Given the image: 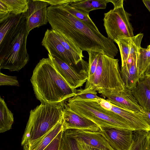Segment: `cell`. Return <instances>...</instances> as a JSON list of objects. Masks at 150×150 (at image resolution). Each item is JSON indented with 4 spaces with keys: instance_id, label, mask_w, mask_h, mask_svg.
Listing matches in <instances>:
<instances>
[{
    "instance_id": "obj_37",
    "label": "cell",
    "mask_w": 150,
    "mask_h": 150,
    "mask_svg": "<svg viewBox=\"0 0 150 150\" xmlns=\"http://www.w3.org/2000/svg\"><path fill=\"white\" fill-rule=\"evenodd\" d=\"M146 76H150V65L145 71L143 77Z\"/></svg>"
},
{
    "instance_id": "obj_25",
    "label": "cell",
    "mask_w": 150,
    "mask_h": 150,
    "mask_svg": "<svg viewBox=\"0 0 150 150\" xmlns=\"http://www.w3.org/2000/svg\"><path fill=\"white\" fill-rule=\"evenodd\" d=\"M132 37L121 39L115 42L119 49L121 59V66L126 63L129 58Z\"/></svg>"
},
{
    "instance_id": "obj_36",
    "label": "cell",
    "mask_w": 150,
    "mask_h": 150,
    "mask_svg": "<svg viewBox=\"0 0 150 150\" xmlns=\"http://www.w3.org/2000/svg\"><path fill=\"white\" fill-rule=\"evenodd\" d=\"M142 1L146 8L150 12V0H143Z\"/></svg>"
},
{
    "instance_id": "obj_34",
    "label": "cell",
    "mask_w": 150,
    "mask_h": 150,
    "mask_svg": "<svg viewBox=\"0 0 150 150\" xmlns=\"http://www.w3.org/2000/svg\"><path fill=\"white\" fill-rule=\"evenodd\" d=\"M100 103L101 106L105 109L110 110L112 103L107 100L101 98L100 100Z\"/></svg>"
},
{
    "instance_id": "obj_31",
    "label": "cell",
    "mask_w": 150,
    "mask_h": 150,
    "mask_svg": "<svg viewBox=\"0 0 150 150\" xmlns=\"http://www.w3.org/2000/svg\"><path fill=\"white\" fill-rule=\"evenodd\" d=\"M63 130L61 131L54 139L43 150H59Z\"/></svg>"
},
{
    "instance_id": "obj_1",
    "label": "cell",
    "mask_w": 150,
    "mask_h": 150,
    "mask_svg": "<svg viewBox=\"0 0 150 150\" xmlns=\"http://www.w3.org/2000/svg\"><path fill=\"white\" fill-rule=\"evenodd\" d=\"M48 22L52 30L72 42L82 51L103 53L114 58L118 50L113 41L79 20L62 5L48 7Z\"/></svg>"
},
{
    "instance_id": "obj_19",
    "label": "cell",
    "mask_w": 150,
    "mask_h": 150,
    "mask_svg": "<svg viewBox=\"0 0 150 150\" xmlns=\"http://www.w3.org/2000/svg\"><path fill=\"white\" fill-rule=\"evenodd\" d=\"M109 0H74L69 3L71 6L89 13L91 11L105 9Z\"/></svg>"
},
{
    "instance_id": "obj_14",
    "label": "cell",
    "mask_w": 150,
    "mask_h": 150,
    "mask_svg": "<svg viewBox=\"0 0 150 150\" xmlns=\"http://www.w3.org/2000/svg\"><path fill=\"white\" fill-rule=\"evenodd\" d=\"M112 103L119 107L144 113L143 109L139 105L131 91L126 88L123 91L103 96Z\"/></svg>"
},
{
    "instance_id": "obj_4",
    "label": "cell",
    "mask_w": 150,
    "mask_h": 150,
    "mask_svg": "<svg viewBox=\"0 0 150 150\" xmlns=\"http://www.w3.org/2000/svg\"><path fill=\"white\" fill-rule=\"evenodd\" d=\"M64 103H41L30 110L21 143L24 150H28L63 120Z\"/></svg>"
},
{
    "instance_id": "obj_35",
    "label": "cell",
    "mask_w": 150,
    "mask_h": 150,
    "mask_svg": "<svg viewBox=\"0 0 150 150\" xmlns=\"http://www.w3.org/2000/svg\"><path fill=\"white\" fill-rule=\"evenodd\" d=\"M146 117V122L150 126V111L144 110Z\"/></svg>"
},
{
    "instance_id": "obj_39",
    "label": "cell",
    "mask_w": 150,
    "mask_h": 150,
    "mask_svg": "<svg viewBox=\"0 0 150 150\" xmlns=\"http://www.w3.org/2000/svg\"><path fill=\"white\" fill-rule=\"evenodd\" d=\"M147 48L148 49L150 50V45L147 46Z\"/></svg>"
},
{
    "instance_id": "obj_28",
    "label": "cell",
    "mask_w": 150,
    "mask_h": 150,
    "mask_svg": "<svg viewBox=\"0 0 150 150\" xmlns=\"http://www.w3.org/2000/svg\"><path fill=\"white\" fill-rule=\"evenodd\" d=\"M100 98L97 95V91L87 88L76 90V95L71 98L73 100H91Z\"/></svg>"
},
{
    "instance_id": "obj_2",
    "label": "cell",
    "mask_w": 150,
    "mask_h": 150,
    "mask_svg": "<svg viewBox=\"0 0 150 150\" xmlns=\"http://www.w3.org/2000/svg\"><path fill=\"white\" fill-rule=\"evenodd\" d=\"M0 24V68L18 71L29 60L25 13L8 18Z\"/></svg>"
},
{
    "instance_id": "obj_33",
    "label": "cell",
    "mask_w": 150,
    "mask_h": 150,
    "mask_svg": "<svg viewBox=\"0 0 150 150\" xmlns=\"http://www.w3.org/2000/svg\"><path fill=\"white\" fill-rule=\"evenodd\" d=\"M76 141L79 150H101L86 145L80 141Z\"/></svg>"
},
{
    "instance_id": "obj_12",
    "label": "cell",
    "mask_w": 150,
    "mask_h": 150,
    "mask_svg": "<svg viewBox=\"0 0 150 150\" xmlns=\"http://www.w3.org/2000/svg\"><path fill=\"white\" fill-rule=\"evenodd\" d=\"M51 56L55 57L76 68L78 64L71 55L54 35L52 30H46L42 42Z\"/></svg>"
},
{
    "instance_id": "obj_8",
    "label": "cell",
    "mask_w": 150,
    "mask_h": 150,
    "mask_svg": "<svg viewBox=\"0 0 150 150\" xmlns=\"http://www.w3.org/2000/svg\"><path fill=\"white\" fill-rule=\"evenodd\" d=\"M58 72L70 86L76 90L82 86L88 78L87 69H83L78 70L64 61L48 54Z\"/></svg>"
},
{
    "instance_id": "obj_21",
    "label": "cell",
    "mask_w": 150,
    "mask_h": 150,
    "mask_svg": "<svg viewBox=\"0 0 150 150\" xmlns=\"http://www.w3.org/2000/svg\"><path fill=\"white\" fill-rule=\"evenodd\" d=\"M0 97V132L2 133L12 128L14 118L4 99Z\"/></svg>"
},
{
    "instance_id": "obj_10",
    "label": "cell",
    "mask_w": 150,
    "mask_h": 150,
    "mask_svg": "<svg viewBox=\"0 0 150 150\" xmlns=\"http://www.w3.org/2000/svg\"><path fill=\"white\" fill-rule=\"evenodd\" d=\"M133 131L112 127L101 129L100 132L115 150H129L133 142Z\"/></svg>"
},
{
    "instance_id": "obj_17",
    "label": "cell",
    "mask_w": 150,
    "mask_h": 150,
    "mask_svg": "<svg viewBox=\"0 0 150 150\" xmlns=\"http://www.w3.org/2000/svg\"><path fill=\"white\" fill-rule=\"evenodd\" d=\"M131 91L144 110L150 111V88L144 78L139 79L136 86Z\"/></svg>"
},
{
    "instance_id": "obj_24",
    "label": "cell",
    "mask_w": 150,
    "mask_h": 150,
    "mask_svg": "<svg viewBox=\"0 0 150 150\" xmlns=\"http://www.w3.org/2000/svg\"><path fill=\"white\" fill-rule=\"evenodd\" d=\"M69 3H67L62 5L63 8L69 13L77 18L94 28L98 30L97 27L89 16V13L71 6L69 5Z\"/></svg>"
},
{
    "instance_id": "obj_9",
    "label": "cell",
    "mask_w": 150,
    "mask_h": 150,
    "mask_svg": "<svg viewBox=\"0 0 150 150\" xmlns=\"http://www.w3.org/2000/svg\"><path fill=\"white\" fill-rule=\"evenodd\" d=\"M48 5L44 0H29L28 9L25 13L29 33L35 28L47 24Z\"/></svg>"
},
{
    "instance_id": "obj_6",
    "label": "cell",
    "mask_w": 150,
    "mask_h": 150,
    "mask_svg": "<svg viewBox=\"0 0 150 150\" xmlns=\"http://www.w3.org/2000/svg\"><path fill=\"white\" fill-rule=\"evenodd\" d=\"M101 98L91 100H73L70 98L66 104L76 113L95 123L100 130L113 127L134 131L123 118L103 107L100 103Z\"/></svg>"
},
{
    "instance_id": "obj_40",
    "label": "cell",
    "mask_w": 150,
    "mask_h": 150,
    "mask_svg": "<svg viewBox=\"0 0 150 150\" xmlns=\"http://www.w3.org/2000/svg\"><path fill=\"white\" fill-rule=\"evenodd\" d=\"M149 150H150V149H149Z\"/></svg>"
},
{
    "instance_id": "obj_23",
    "label": "cell",
    "mask_w": 150,
    "mask_h": 150,
    "mask_svg": "<svg viewBox=\"0 0 150 150\" xmlns=\"http://www.w3.org/2000/svg\"><path fill=\"white\" fill-rule=\"evenodd\" d=\"M150 65V50L141 47L137 60V67L139 79L143 78L146 69Z\"/></svg>"
},
{
    "instance_id": "obj_16",
    "label": "cell",
    "mask_w": 150,
    "mask_h": 150,
    "mask_svg": "<svg viewBox=\"0 0 150 150\" xmlns=\"http://www.w3.org/2000/svg\"><path fill=\"white\" fill-rule=\"evenodd\" d=\"M137 60L128 59L126 63L121 67V75L125 87L131 90L135 87L139 79Z\"/></svg>"
},
{
    "instance_id": "obj_27",
    "label": "cell",
    "mask_w": 150,
    "mask_h": 150,
    "mask_svg": "<svg viewBox=\"0 0 150 150\" xmlns=\"http://www.w3.org/2000/svg\"><path fill=\"white\" fill-rule=\"evenodd\" d=\"M59 150H79L76 140L63 131Z\"/></svg>"
},
{
    "instance_id": "obj_29",
    "label": "cell",
    "mask_w": 150,
    "mask_h": 150,
    "mask_svg": "<svg viewBox=\"0 0 150 150\" xmlns=\"http://www.w3.org/2000/svg\"><path fill=\"white\" fill-rule=\"evenodd\" d=\"M88 53V62L87 69V80L95 73L97 67L99 54L100 53L95 52H89Z\"/></svg>"
},
{
    "instance_id": "obj_30",
    "label": "cell",
    "mask_w": 150,
    "mask_h": 150,
    "mask_svg": "<svg viewBox=\"0 0 150 150\" xmlns=\"http://www.w3.org/2000/svg\"><path fill=\"white\" fill-rule=\"evenodd\" d=\"M0 85L19 86V84L16 76L7 75L1 72Z\"/></svg>"
},
{
    "instance_id": "obj_3",
    "label": "cell",
    "mask_w": 150,
    "mask_h": 150,
    "mask_svg": "<svg viewBox=\"0 0 150 150\" xmlns=\"http://www.w3.org/2000/svg\"><path fill=\"white\" fill-rule=\"evenodd\" d=\"M34 93L41 103L56 104L74 97L72 88L55 68L50 58H43L36 66L31 78Z\"/></svg>"
},
{
    "instance_id": "obj_22",
    "label": "cell",
    "mask_w": 150,
    "mask_h": 150,
    "mask_svg": "<svg viewBox=\"0 0 150 150\" xmlns=\"http://www.w3.org/2000/svg\"><path fill=\"white\" fill-rule=\"evenodd\" d=\"M63 129V120L45 136L33 144L28 150H43Z\"/></svg>"
},
{
    "instance_id": "obj_7",
    "label": "cell",
    "mask_w": 150,
    "mask_h": 150,
    "mask_svg": "<svg viewBox=\"0 0 150 150\" xmlns=\"http://www.w3.org/2000/svg\"><path fill=\"white\" fill-rule=\"evenodd\" d=\"M113 8L104 14L103 25L108 38L115 42L119 39L134 37L133 28L130 22L131 15L123 7V0H109Z\"/></svg>"
},
{
    "instance_id": "obj_11",
    "label": "cell",
    "mask_w": 150,
    "mask_h": 150,
    "mask_svg": "<svg viewBox=\"0 0 150 150\" xmlns=\"http://www.w3.org/2000/svg\"><path fill=\"white\" fill-rule=\"evenodd\" d=\"M63 131L69 135L92 147L101 150H115L101 134L100 131L67 129Z\"/></svg>"
},
{
    "instance_id": "obj_15",
    "label": "cell",
    "mask_w": 150,
    "mask_h": 150,
    "mask_svg": "<svg viewBox=\"0 0 150 150\" xmlns=\"http://www.w3.org/2000/svg\"><path fill=\"white\" fill-rule=\"evenodd\" d=\"M29 0H0V23L9 18L25 13Z\"/></svg>"
},
{
    "instance_id": "obj_26",
    "label": "cell",
    "mask_w": 150,
    "mask_h": 150,
    "mask_svg": "<svg viewBox=\"0 0 150 150\" xmlns=\"http://www.w3.org/2000/svg\"><path fill=\"white\" fill-rule=\"evenodd\" d=\"M143 35V33H140L132 37L128 59H133L137 60L141 48V43Z\"/></svg>"
},
{
    "instance_id": "obj_38",
    "label": "cell",
    "mask_w": 150,
    "mask_h": 150,
    "mask_svg": "<svg viewBox=\"0 0 150 150\" xmlns=\"http://www.w3.org/2000/svg\"><path fill=\"white\" fill-rule=\"evenodd\" d=\"M144 78L146 83L150 88V76H146Z\"/></svg>"
},
{
    "instance_id": "obj_20",
    "label": "cell",
    "mask_w": 150,
    "mask_h": 150,
    "mask_svg": "<svg viewBox=\"0 0 150 150\" xmlns=\"http://www.w3.org/2000/svg\"><path fill=\"white\" fill-rule=\"evenodd\" d=\"M133 133V142L129 150H149L150 131L135 130Z\"/></svg>"
},
{
    "instance_id": "obj_5",
    "label": "cell",
    "mask_w": 150,
    "mask_h": 150,
    "mask_svg": "<svg viewBox=\"0 0 150 150\" xmlns=\"http://www.w3.org/2000/svg\"><path fill=\"white\" fill-rule=\"evenodd\" d=\"M95 90L103 96L124 90L119 60L100 53L94 74L87 80L85 88Z\"/></svg>"
},
{
    "instance_id": "obj_13",
    "label": "cell",
    "mask_w": 150,
    "mask_h": 150,
    "mask_svg": "<svg viewBox=\"0 0 150 150\" xmlns=\"http://www.w3.org/2000/svg\"><path fill=\"white\" fill-rule=\"evenodd\" d=\"M63 130L67 129L87 130L98 132L100 129L90 120L79 115L64 103L63 114Z\"/></svg>"
},
{
    "instance_id": "obj_18",
    "label": "cell",
    "mask_w": 150,
    "mask_h": 150,
    "mask_svg": "<svg viewBox=\"0 0 150 150\" xmlns=\"http://www.w3.org/2000/svg\"><path fill=\"white\" fill-rule=\"evenodd\" d=\"M52 30L55 36L73 57L77 64H79L83 62L84 61L83 59L84 56L81 49L62 34Z\"/></svg>"
},
{
    "instance_id": "obj_32",
    "label": "cell",
    "mask_w": 150,
    "mask_h": 150,
    "mask_svg": "<svg viewBox=\"0 0 150 150\" xmlns=\"http://www.w3.org/2000/svg\"><path fill=\"white\" fill-rule=\"evenodd\" d=\"M51 6L60 5L67 3H71L74 0H44Z\"/></svg>"
}]
</instances>
